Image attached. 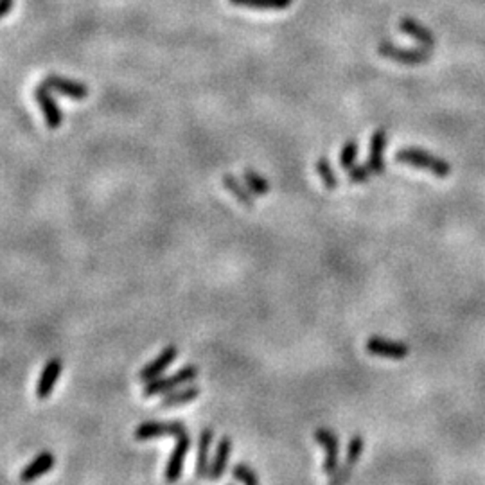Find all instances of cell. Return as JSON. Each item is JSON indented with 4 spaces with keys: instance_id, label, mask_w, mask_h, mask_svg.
Instances as JSON below:
<instances>
[{
    "instance_id": "cell-4",
    "label": "cell",
    "mask_w": 485,
    "mask_h": 485,
    "mask_svg": "<svg viewBox=\"0 0 485 485\" xmlns=\"http://www.w3.org/2000/svg\"><path fill=\"white\" fill-rule=\"evenodd\" d=\"M377 49L381 56L403 63V65H421V63H426L431 56L426 49H403V47L393 45L389 40H381Z\"/></svg>"
},
{
    "instance_id": "cell-14",
    "label": "cell",
    "mask_w": 485,
    "mask_h": 485,
    "mask_svg": "<svg viewBox=\"0 0 485 485\" xmlns=\"http://www.w3.org/2000/svg\"><path fill=\"white\" fill-rule=\"evenodd\" d=\"M231 451H232V440L231 437H222L218 442V448H216V453L212 456V462L209 465V473L207 477L210 480H218V478L223 477L225 473L226 464H229V458H231Z\"/></svg>"
},
{
    "instance_id": "cell-22",
    "label": "cell",
    "mask_w": 485,
    "mask_h": 485,
    "mask_svg": "<svg viewBox=\"0 0 485 485\" xmlns=\"http://www.w3.org/2000/svg\"><path fill=\"white\" fill-rule=\"evenodd\" d=\"M314 169H317V175L322 178L327 191H335V189H338V176L335 175V169H333V166H331V162L326 159V157L317 160Z\"/></svg>"
},
{
    "instance_id": "cell-25",
    "label": "cell",
    "mask_w": 485,
    "mask_h": 485,
    "mask_svg": "<svg viewBox=\"0 0 485 485\" xmlns=\"http://www.w3.org/2000/svg\"><path fill=\"white\" fill-rule=\"evenodd\" d=\"M347 175L349 178H351V182H354V184H363V182H367L368 178H370V169L367 168V166H352L351 169H347Z\"/></svg>"
},
{
    "instance_id": "cell-2",
    "label": "cell",
    "mask_w": 485,
    "mask_h": 485,
    "mask_svg": "<svg viewBox=\"0 0 485 485\" xmlns=\"http://www.w3.org/2000/svg\"><path fill=\"white\" fill-rule=\"evenodd\" d=\"M198 374H200V368H198L196 365H187V367L180 368V370L173 374V376L155 377V379L147 381L146 385H144L143 393L146 398H151V396H157V393L171 392L176 386L187 385V383L196 379Z\"/></svg>"
},
{
    "instance_id": "cell-11",
    "label": "cell",
    "mask_w": 485,
    "mask_h": 485,
    "mask_svg": "<svg viewBox=\"0 0 485 485\" xmlns=\"http://www.w3.org/2000/svg\"><path fill=\"white\" fill-rule=\"evenodd\" d=\"M182 431H185L184 423H144L135 430V439L137 440H147L155 439V437H166V435H180Z\"/></svg>"
},
{
    "instance_id": "cell-12",
    "label": "cell",
    "mask_w": 485,
    "mask_h": 485,
    "mask_svg": "<svg viewBox=\"0 0 485 485\" xmlns=\"http://www.w3.org/2000/svg\"><path fill=\"white\" fill-rule=\"evenodd\" d=\"M63 361L59 358H50L49 361L43 367L42 374H40V379H38L36 385V396L38 399H47L55 390L56 381H58L59 374H61Z\"/></svg>"
},
{
    "instance_id": "cell-20",
    "label": "cell",
    "mask_w": 485,
    "mask_h": 485,
    "mask_svg": "<svg viewBox=\"0 0 485 485\" xmlns=\"http://www.w3.org/2000/svg\"><path fill=\"white\" fill-rule=\"evenodd\" d=\"M243 182L250 187V191L254 194H257V196H263V194L270 193V182L264 178L263 175H259L257 171H254L252 168L245 169V173H243Z\"/></svg>"
},
{
    "instance_id": "cell-26",
    "label": "cell",
    "mask_w": 485,
    "mask_h": 485,
    "mask_svg": "<svg viewBox=\"0 0 485 485\" xmlns=\"http://www.w3.org/2000/svg\"><path fill=\"white\" fill-rule=\"evenodd\" d=\"M13 2L15 0H0V18H4L13 8Z\"/></svg>"
},
{
    "instance_id": "cell-6",
    "label": "cell",
    "mask_w": 485,
    "mask_h": 485,
    "mask_svg": "<svg viewBox=\"0 0 485 485\" xmlns=\"http://www.w3.org/2000/svg\"><path fill=\"white\" fill-rule=\"evenodd\" d=\"M363 451H365V439L361 435H354L347 444V455H345L343 464L336 469L335 473L331 475V484H342V482H347L349 478H351L354 465L360 462Z\"/></svg>"
},
{
    "instance_id": "cell-7",
    "label": "cell",
    "mask_w": 485,
    "mask_h": 485,
    "mask_svg": "<svg viewBox=\"0 0 485 485\" xmlns=\"http://www.w3.org/2000/svg\"><path fill=\"white\" fill-rule=\"evenodd\" d=\"M314 440H317L324 449H326V461H324V473L331 475L335 473L340 468V439L336 433H333L327 428H318L314 431Z\"/></svg>"
},
{
    "instance_id": "cell-10",
    "label": "cell",
    "mask_w": 485,
    "mask_h": 485,
    "mask_svg": "<svg viewBox=\"0 0 485 485\" xmlns=\"http://www.w3.org/2000/svg\"><path fill=\"white\" fill-rule=\"evenodd\" d=\"M43 85L55 90V92L63 94V96L71 97L74 101H83L88 97V87L83 85L81 81L68 80V78H61V75H49Z\"/></svg>"
},
{
    "instance_id": "cell-19",
    "label": "cell",
    "mask_w": 485,
    "mask_h": 485,
    "mask_svg": "<svg viewBox=\"0 0 485 485\" xmlns=\"http://www.w3.org/2000/svg\"><path fill=\"white\" fill-rule=\"evenodd\" d=\"M200 396V389L198 386H187V389L175 390V392L168 393L166 398L160 401V408H175V406L185 405V403H191Z\"/></svg>"
},
{
    "instance_id": "cell-16",
    "label": "cell",
    "mask_w": 485,
    "mask_h": 485,
    "mask_svg": "<svg viewBox=\"0 0 485 485\" xmlns=\"http://www.w3.org/2000/svg\"><path fill=\"white\" fill-rule=\"evenodd\" d=\"M399 29L403 33L410 34L412 38H415V42H419L424 47H433L435 45V36L431 34V31L428 27H424L421 22L414 20V18H403L401 24H399Z\"/></svg>"
},
{
    "instance_id": "cell-17",
    "label": "cell",
    "mask_w": 485,
    "mask_h": 485,
    "mask_svg": "<svg viewBox=\"0 0 485 485\" xmlns=\"http://www.w3.org/2000/svg\"><path fill=\"white\" fill-rule=\"evenodd\" d=\"M214 439L212 428H205L201 431L200 435V444H198V456H196V477L203 478L209 473V453H210V444Z\"/></svg>"
},
{
    "instance_id": "cell-15",
    "label": "cell",
    "mask_w": 485,
    "mask_h": 485,
    "mask_svg": "<svg viewBox=\"0 0 485 485\" xmlns=\"http://www.w3.org/2000/svg\"><path fill=\"white\" fill-rule=\"evenodd\" d=\"M55 464H56V458L52 453L50 451L40 453V455H38L31 464H27L24 469H22L20 480L22 482L36 480V478H40L42 475H45L47 471H50V469L55 468Z\"/></svg>"
},
{
    "instance_id": "cell-13",
    "label": "cell",
    "mask_w": 485,
    "mask_h": 485,
    "mask_svg": "<svg viewBox=\"0 0 485 485\" xmlns=\"http://www.w3.org/2000/svg\"><path fill=\"white\" fill-rule=\"evenodd\" d=\"M386 146V131L376 130L372 138H370V151H368L367 166L372 175H383L385 173V160H383V153H385Z\"/></svg>"
},
{
    "instance_id": "cell-23",
    "label": "cell",
    "mask_w": 485,
    "mask_h": 485,
    "mask_svg": "<svg viewBox=\"0 0 485 485\" xmlns=\"http://www.w3.org/2000/svg\"><path fill=\"white\" fill-rule=\"evenodd\" d=\"M356 157H358V143L351 138L349 143L343 144L342 151H340V166L347 171L354 166Z\"/></svg>"
},
{
    "instance_id": "cell-18",
    "label": "cell",
    "mask_w": 485,
    "mask_h": 485,
    "mask_svg": "<svg viewBox=\"0 0 485 485\" xmlns=\"http://www.w3.org/2000/svg\"><path fill=\"white\" fill-rule=\"evenodd\" d=\"M222 182L226 191H229L241 205L254 207V193H252L247 184L239 182L234 175H223Z\"/></svg>"
},
{
    "instance_id": "cell-9",
    "label": "cell",
    "mask_w": 485,
    "mask_h": 485,
    "mask_svg": "<svg viewBox=\"0 0 485 485\" xmlns=\"http://www.w3.org/2000/svg\"><path fill=\"white\" fill-rule=\"evenodd\" d=\"M176 356H178V349H176L175 345L166 347L159 356H157L155 360L150 361V363L144 365V367L140 368L138 379L147 383V381L155 379V377H160L164 374V370H166V368H168L169 365L176 360Z\"/></svg>"
},
{
    "instance_id": "cell-3",
    "label": "cell",
    "mask_w": 485,
    "mask_h": 485,
    "mask_svg": "<svg viewBox=\"0 0 485 485\" xmlns=\"http://www.w3.org/2000/svg\"><path fill=\"white\" fill-rule=\"evenodd\" d=\"M365 349L368 354L386 358V360H405L406 356L410 354V347L406 343L383 338V336H370L365 343Z\"/></svg>"
},
{
    "instance_id": "cell-21",
    "label": "cell",
    "mask_w": 485,
    "mask_h": 485,
    "mask_svg": "<svg viewBox=\"0 0 485 485\" xmlns=\"http://www.w3.org/2000/svg\"><path fill=\"white\" fill-rule=\"evenodd\" d=\"M229 2L239 8L252 9H286L293 4V0H229Z\"/></svg>"
},
{
    "instance_id": "cell-24",
    "label": "cell",
    "mask_w": 485,
    "mask_h": 485,
    "mask_svg": "<svg viewBox=\"0 0 485 485\" xmlns=\"http://www.w3.org/2000/svg\"><path fill=\"white\" fill-rule=\"evenodd\" d=\"M232 477H234L236 480L243 482V484H248V485L259 484V477L254 473V469L248 468V465L245 464H236L234 469H232Z\"/></svg>"
},
{
    "instance_id": "cell-8",
    "label": "cell",
    "mask_w": 485,
    "mask_h": 485,
    "mask_svg": "<svg viewBox=\"0 0 485 485\" xmlns=\"http://www.w3.org/2000/svg\"><path fill=\"white\" fill-rule=\"evenodd\" d=\"M34 97H36V103L40 105V110H42L47 126H49L50 130H58L63 122V113L58 103H56V99L52 97V94H50V88L42 83L34 90Z\"/></svg>"
},
{
    "instance_id": "cell-5",
    "label": "cell",
    "mask_w": 485,
    "mask_h": 485,
    "mask_svg": "<svg viewBox=\"0 0 485 485\" xmlns=\"http://www.w3.org/2000/svg\"><path fill=\"white\" fill-rule=\"evenodd\" d=\"M191 435L187 431H182L180 435H176V444L173 448L171 456H169L168 465H166V482H176L180 480L182 471H184V462L187 456L189 449H191Z\"/></svg>"
},
{
    "instance_id": "cell-1",
    "label": "cell",
    "mask_w": 485,
    "mask_h": 485,
    "mask_svg": "<svg viewBox=\"0 0 485 485\" xmlns=\"http://www.w3.org/2000/svg\"><path fill=\"white\" fill-rule=\"evenodd\" d=\"M396 160L399 164H408L417 169L430 171L431 175L439 176V178H448L451 175V164L446 162L440 157L431 155L430 151L421 150V147H405L396 153Z\"/></svg>"
}]
</instances>
